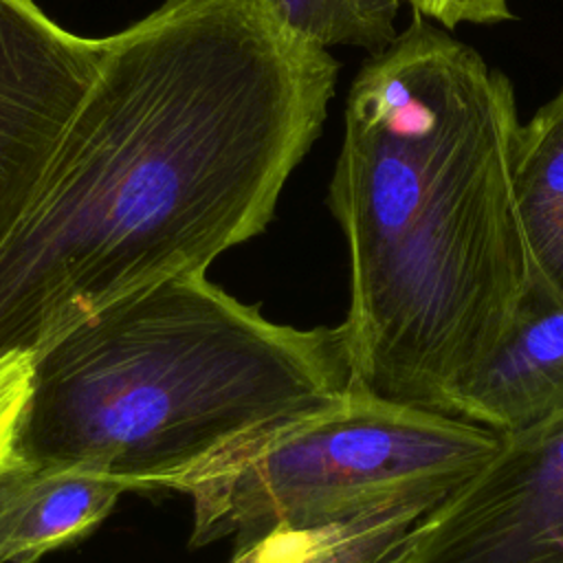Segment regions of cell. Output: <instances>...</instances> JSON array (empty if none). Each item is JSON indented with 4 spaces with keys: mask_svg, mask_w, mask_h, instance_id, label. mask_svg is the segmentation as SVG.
<instances>
[{
    "mask_svg": "<svg viewBox=\"0 0 563 563\" xmlns=\"http://www.w3.org/2000/svg\"><path fill=\"white\" fill-rule=\"evenodd\" d=\"M339 62L275 0H163L101 37L92 81L0 249V356L209 264L275 216Z\"/></svg>",
    "mask_w": 563,
    "mask_h": 563,
    "instance_id": "cell-1",
    "label": "cell"
},
{
    "mask_svg": "<svg viewBox=\"0 0 563 563\" xmlns=\"http://www.w3.org/2000/svg\"><path fill=\"white\" fill-rule=\"evenodd\" d=\"M343 123L328 205L350 255L356 387L451 413L530 295L512 81L416 15L361 66Z\"/></svg>",
    "mask_w": 563,
    "mask_h": 563,
    "instance_id": "cell-2",
    "label": "cell"
},
{
    "mask_svg": "<svg viewBox=\"0 0 563 563\" xmlns=\"http://www.w3.org/2000/svg\"><path fill=\"white\" fill-rule=\"evenodd\" d=\"M31 361L11 455L128 490H154L240 433L356 387L343 323H273L205 273L99 310Z\"/></svg>",
    "mask_w": 563,
    "mask_h": 563,
    "instance_id": "cell-3",
    "label": "cell"
},
{
    "mask_svg": "<svg viewBox=\"0 0 563 563\" xmlns=\"http://www.w3.org/2000/svg\"><path fill=\"white\" fill-rule=\"evenodd\" d=\"M501 433L358 387L253 427L156 482L191 499V548L246 545L279 528L347 521L391 506H438L497 449Z\"/></svg>",
    "mask_w": 563,
    "mask_h": 563,
    "instance_id": "cell-4",
    "label": "cell"
},
{
    "mask_svg": "<svg viewBox=\"0 0 563 563\" xmlns=\"http://www.w3.org/2000/svg\"><path fill=\"white\" fill-rule=\"evenodd\" d=\"M402 563H563V409L501 433L422 519Z\"/></svg>",
    "mask_w": 563,
    "mask_h": 563,
    "instance_id": "cell-5",
    "label": "cell"
},
{
    "mask_svg": "<svg viewBox=\"0 0 563 563\" xmlns=\"http://www.w3.org/2000/svg\"><path fill=\"white\" fill-rule=\"evenodd\" d=\"M99 42L68 31L35 0H0V249L92 81Z\"/></svg>",
    "mask_w": 563,
    "mask_h": 563,
    "instance_id": "cell-6",
    "label": "cell"
},
{
    "mask_svg": "<svg viewBox=\"0 0 563 563\" xmlns=\"http://www.w3.org/2000/svg\"><path fill=\"white\" fill-rule=\"evenodd\" d=\"M563 409V301L530 297L490 356L453 394L451 413L510 433Z\"/></svg>",
    "mask_w": 563,
    "mask_h": 563,
    "instance_id": "cell-7",
    "label": "cell"
},
{
    "mask_svg": "<svg viewBox=\"0 0 563 563\" xmlns=\"http://www.w3.org/2000/svg\"><path fill=\"white\" fill-rule=\"evenodd\" d=\"M128 486L110 475L18 460L0 466V563H37L90 534Z\"/></svg>",
    "mask_w": 563,
    "mask_h": 563,
    "instance_id": "cell-8",
    "label": "cell"
},
{
    "mask_svg": "<svg viewBox=\"0 0 563 563\" xmlns=\"http://www.w3.org/2000/svg\"><path fill=\"white\" fill-rule=\"evenodd\" d=\"M512 180L532 277L528 297L563 301V86L519 123Z\"/></svg>",
    "mask_w": 563,
    "mask_h": 563,
    "instance_id": "cell-9",
    "label": "cell"
},
{
    "mask_svg": "<svg viewBox=\"0 0 563 563\" xmlns=\"http://www.w3.org/2000/svg\"><path fill=\"white\" fill-rule=\"evenodd\" d=\"M433 506H391L347 521L279 528L235 548L229 563H402Z\"/></svg>",
    "mask_w": 563,
    "mask_h": 563,
    "instance_id": "cell-10",
    "label": "cell"
},
{
    "mask_svg": "<svg viewBox=\"0 0 563 563\" xmlns=\"http://www.w3.org/2000/svg\"><path fill=\"white\" fill-rule=\"evenodd\" d=\"M284 20L308 40L332 46H358L378 53L398 31L400 0H275Z\"/></svg>",
    "mask_w": 563,
    "mask_h": 563,
    "instance_id": "cell-11",
    "label": "cell"
},
{
    "mask_svg": "<svg viewBox=\"0 0 563 563\" xmlns=\"http://www.w3.org/2000/svg\"><path fill=\"white\" fill-rule=\"evenodd\" d=\"M31 354L9 352L0 356V466L13 449L18 420L31 389Z\"/></svg>",
    "mask_w": 563,
    "mask_h": 563,
    "instance_id": "cell-12",
    "label": "cell"
},
{
    "mask_svg": "<svg viewBox=\"0 0 563 563\" xmlns=\"http://www.w3.org/2000/svg\"><path fill=\"white\" fill-rule=\"evenodd\" d=\"M416 15L438 22L442 29L460 24H497L512 20L510 0H405Z\"/></svg>",
    "mask_w": 563,
    "mask_h": 563,
    "instance_id": "cell-13",
    "label": "cell"
}]
</instances>
